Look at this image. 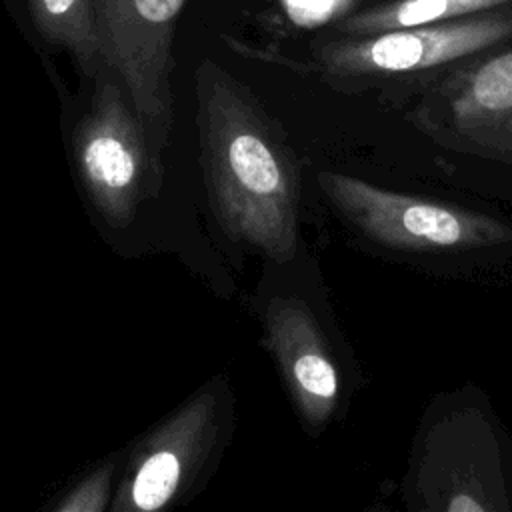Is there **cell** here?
I'll return each instance as SVG.
<instances>
[{"label": "cell", "mask_w": 512, "mask_h": 512, "mask_svg": "<svg viewBox=\"0 0 512 512\" xmlns=\"http://www.w3.org/2000/svg\"><path fill=\"white\" fill-rule=\"evenodd\" d=\"M318 184L336 212L368 242L404 256H450L512 242V226L490 214L376 186L324 170Z\"/></svg>", "instance_id": "4"}, {"label": "cell", "mask_w": 512, "mask_h": 512, "mask_svg": "<svg viewBox=\"0 0 512 512\" xmlns=\"http://www.w3.org/2000/svg\"><path fill=\"white\" fill-rule=\"evenodd\" d=\"M266 330L302 420L314 430L322 428L340 404L342 380L316 316L300 298H274L266 310Z\"/></svg>", "instance_id": "8"}, {"label": "cell", "mask_w": 512, "mask_h": 512, "mask_svg": "<svg viewBox=\"0 0 512 512\" xmlns=\"http://www.w3.org/2000/svg\"><path fill=\"white\" fill-rule=\"evenodd\" d=\"M112 466L100 468L76 486L58 506V512H100L106 506Z\"/></svg>", "instance_id": "12"}, {"label": "cell", "mask_w": 512, "mask_h": 512, "mask_svg": "<svg viewBox=\"0 0 512 512\" xmlns=\"http://www.w3.org/2000/svg\"><path fill=\"white\" fill-rule=\"evenodd\" d=\"M406 120L442 148L512 162V40L438 76Z\"/></svg>", "instance_id": "5"}, {"label": "cell", "mask_w": 512, "mask_h": 512, "mask_svg": "<svg viewBox=\"0 0 512 512\" xmlns=\"http://www.w3.org/2000/svg\"><path fill=\"white\" fill-rule=\"evenodd\" d=\"M404 500L420 512H512V450L478 390L430 404L414 438Z\"/></svg>", "instance_id": "2"}, {"label": "cell", "mask_w": 512, "mask_h": 512, "mask_svg": "<svg viewBox=\"0 0 512 512\" xmlns=\"http://www.w3.org/2000/svg\"><path fill=\"white\" fill-rule=\"evenodd\" d=\"M214 396L202 394L182 408L142 452L138 466L118 496L116 510H158L166 506L182 486L190 466L206 450L212 436Z\"/></svg>", "instance_id": "9"}, {"label": "cell", "mask_w": 512, "mask_h": 512, "mask_svg": "<svg viewBox=\"0 0 512 512\" xmlns=\"http://www.w3.org/2000/svg\"><path fill=\"white\" fill-rule=\"evenodd\" d=\"M512 40V4L458 20L324 40L318 72L334 88L376 90L384 100L416 98L450 68Z\"/></svg>", "instance_id": "3"}, {"label": "cell", "mask_w": 512, "mask_h": 512, "mask_svg": "<svg viewBox=\"0 0 512 512\" xmlns=\"http://www.w3.org/2000/svg\"><path fill=\"white\" fill-rule=\"evenodd\" d=\"M198 100L208 182L224 226L288 262L298 248L294 158L244 88L210 60L198 68Z\"/></svg>", "instance_id": "1"}, {"label": "cell", "mask_w": 512, "mask_h": 512, "mask_svg": "<svg viewBox=\"0 0 512 512\" xmlns=\"http://www.w3.org/2000/svg\"><path fill=\"white\" fill-rule=\"evenodd\" d=\"M44 40L66 48L86 74L102 72L104 50L94 0H28Z\"/></svg>", "instance_id": "10"}, {"label": "cell", "mask_w": 512, "mask_h": 512, "mask_svg": "<svg viewBox=\"0 0 512 512\" xmlns=\"http://www.w3.org/2000/svg\"><path fill=\"white\" fill-rule=\"evenodd\" d=\"M128 92L112 74L98 78L88 114L76 132V160L98 212L126 226L142 192L146 132L128 106Z\"/></svg>", "instance_id": "7"}, {"label": "cell", "mask_w": 512, "mask_h": 512, "mask_svg": "<svg viewBox=\"0 0 512 512\" xmlns=\"http://www.w3.org/2000/svg\"><path fill=\"white\" fill-rule=\"evenodd\" d=\"M506 4H512V0H388L340 20L334 24V30L348 36L376 34L384 30L458 20Z\"/></svg>", "instance_id": "11"}, {"label": "cell", "mask_w": 512, "mask_h": 512, "mask_svg": "<svg viewBox=\"0 0 512 512\" xmlns=\"http://www.w3.org/2000/svg\"><path fill=\"white\" fill-rule=\"evenodd\" d=\"M186 0H94L104 70L128 92L146 136L166 144L172 110V42Z\"/></svg>", "instance_id": "6"}]
</instances>
